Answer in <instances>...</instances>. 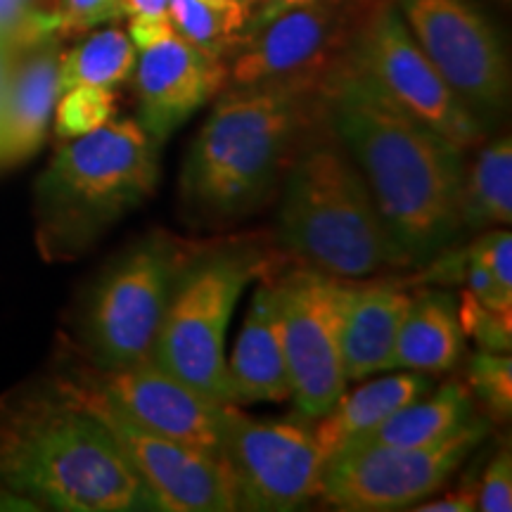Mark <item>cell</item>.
<instances>
[{
	"mask_svg": "<svg viewBox=\"0 0 512 512\" xmlns=\"http://www.w3.org/2000/svg\"><path fill=\"white\" fill-rule=\"evenodd\" d=\"M320 93L332 133L366 178L389 238L408 266H425L463 230L465 152L403 112L351 60Z\"/></svg>",
	"mask_w": 512,
	"mask_h": 512,
	"instance_id": "obj_1",
	"label": "cell"
},
{
	"mask_svg": "<svg viewBox=\"0 0 512 512\" xmlns=\"http://www.w3.org/2000/svg\"><path fill=\"white\" fill-rule=\"evenodd\" d=\"M0 496L34 510H162L107 427L48 375L0 394Z\"/></svg>",
	"mask_w": 512,
	"mask_h": 512,
	"instance_id": "obj_2",
	"label": "cell"
},
{
	"mask_svg": "<svg viewBox=\"0 0 512 512\" xmlns=\"http://www.w3.org/2000/svg\"><path fill=\"white\" fill-rule=\"evenodd\" d=\"M323 112V93L297 86H233L223 93L178 176L185 219L226 226L266 207Z\"/></svg>",
	"mask_w": 512,
	"mask_h": 512,
	"instance_id": "obj_3",
	"label": "cell"
},
{
	"mask_svg": "<svg viewBox=\"0 0 512 512\" xmlns=\"http://www.w3.org/2000/svg\"><path fill=\"white\" fill-rule=\"evenodd\" d=\"M157 181L159 145L136 119L69 138L34 185L38 254L50 264L79 259L150 200Z\"/></svg>",
	"mask_w": 512,
	"mask_h": 512,
	"instance_id": "obj_4",
	"label": "cell"
},
{
	"mask_svg": "<svg viewBox=\"0 0 512 512\" xmlns=\"http://www.w3.org/2000/svg\"><path fill=\"white\" fill-rule=\"evenodd\" d=\"M280 188L278 238L304 264L342 280L408 266L325 112L306 131Z\"/></svg>",
	"mask_w": 512,
	"mask_h": 512,
	"instance_id": "obj_5",
	"label": "cell"
},
{
	"mask_svg": "<svg viewBox=\"0 0 512 512\" xmlns=\"http://www.w3.org/2000/svg\"><path fill=\"white\" fill-rule=\"evenodd\" d=\"M200 249L166 230L131 242L81 294L74 335L64 337L102 368L150 356L171 294Z\"/></svg>",
	"mask_w": 512,
	"mask_h": 512,
	"instance_id": "obj_6",
	"label": "cell"
},
{
	"mask_svg": "<svg viewBox=\"0 0 512 512\" xmlns=\"http://www.w3.org/2000/svg\"><path fill=\"white\" fill-rule=\"evenodd\" d=\"M266 252L252 242L200 249L166 306L150 358L221 406H233L226 337L242 292L266 275Z\"/></svg>",
	"mask_w": 512,
	"mask_h": 512,
	"instance_id": "obj_7",
	"label": "cell"
},
{
	"mask_svg": "<svg viewBox=\"0 0 512 512\" xmlns=\"http://www.w3.org/2000/svg\"><path fill=\"white\" fill-rule=\"evenodd\" d=\"M382 0H306L242 36L230 86H297L323 91L349 60L363 24Z\"/></svg>",
	"mask_w": 512,
	"mask_h": 512,
	"instance_id": "obj_8",
	"label": "cell"
},
{
	"mask_svg": "<svg viewBox=\"0 0 512 512\" xmlns=\"http://www.w3.org/2000/svg\"><path fill=\"white\" fill-rule=\"evenodd\" d=\"M489 434V422L475 415L451 437L430 446H356L328 458L318 496L337 510H413L444 489Z\"/></svg>",
	"mask_w": 512,
	"mask_h": 512,
	"instance_id": "obj_9",
	"label": "cell"
},
{
	"mask_svg": "<svg viewBox=\"0 0 512 512\" xmlns=\"http://www.w3.org/2000/svg\"><path fill=\"white\" fill-rule=\"evenodd\" d=\"M50 373L81 384L145 430L221 458L226 406L195 392L190 384L157 366L150 356L126 366L102 368L88 361L62 335Z\"/></svg>",
	"mask_w": 512,
	"mask_h": 512,
	"instance_id": "obj_10",
	"label": "cell"
},
{
	"mask_svg": "<svg viewBox=\"0 0 512 512\" xmlns=\"http://www.w3.org/2000/svg\"><path fill=\"white\" fill-rule=\"evenodd\" d=\"M221 458L233 477L238 510L285 512L318 496L325 456L304 418H252L223 408Z\"/></svg>",
	"mask_w": 512,
	"mask_h": 512,
	"instance_id": "obj_11",
	"label": "cell"
},
{
	"mask_svg": "<svg viewBox=\"0 0 512 512\" xmlns=\"http://www.w3.org/2000/svg\"><path fill=\"white\" fill-rule=\"evenodd\" d=\"M349 60L403 112L430 126L448 143L463 152L482 143L484 124L422 53L394 0H382L370 12Z\"/></svg>",
	"mask_w": 512,
	"mask_h": 512,
	"instance_id": "obj_12",
	"label": "cell"
},
{
	"mask_svg": "<svg viewBox=\"0 0 512 512\" xmlns=\"http://www.w3.org/2000/svg\"><path fill=\"white\" fill-rule=\"evenodd\" d=\"M422 53L486 124L508 107L510 60L494 24L467 0H394Z\"/></svg>",
	"mask_w": 512,
	"mask_h": 512,
	"instance_id": "obj_13",
	"label": "cell"
},
{
	"mask_svg": "<svg viewBox=\"0 0 512 512\" xmlns=\"http://www.w3.org/2000/svg\"><path fill=\"white\" fill-rule=\"evenodd\" d=\"M275 283L290 399L299 418L313 422L335 406L349 384L339 349L344 280L306 266Z\"/></svg>",
	"mask_w": 512,
	"mask_h": 512,
	"instance_id": "obj_14",
	"label": "cell"
},
{
	"mask_svg": "<svg viewBox=\"0 0 512 512\" xmlns=\"http://www.w3.org/2000/svg\"><path fill=\"white\" fill-rule=\"evenodd\" d=\"M48 377L57 389L72 396L107 427L128 465L157 498L162 512L238 510L233 477L223 458L145 430L67 377L55 373H48Z\"/></svg>",
	"mask_w": 512,
	"mask_h": 512,
	"instance_id": "obj_15",
	"label": "cell"
},
{
	"mask_svg": "<svg viewBox=\"0 0 512 512\" xmlns=\"http://www.w3.org/2000/svg\"><path fill=\"white\" fill-rule=\"evenodd\" d=\"M140 126L162 147L228 81V67L174 34L136 60Z\"/></svg>",
	"mask_w": 512,
	"mask_h": 512,
	"instance_id": "obj_16",
	"label": "cell"
},
{
	"mask_svg": "<svg viewBox=\"0 0 512 512\" xmlns=\"http://www.w3.org/2000/svg\"><path fill=\"white\" fill-rule=\"evenodd\" d=\"M411 304L406 287L389 280H344L339 349L349 382L392 368L396 335Z\"/></svg>",
	"mask_w": 512,
	"mask_h": 512,
	"instance_id": "obj_17",
	"label": "cell"
},
{
	"mask_svg": "<svg viewBox=\"0 0 512 512\" xmlns=\"http://www.w3.org/2000/svg\"><path fill=\"white\" fill-rule=\"evenodd\" d=\"M60 48L53 36L17 57L8 86L0 98V171L34 157L53 119Z\"/></svg>",
	"mask_w": 512,
	"mask_h": 512,
	"instance_id": "obj_18",
	"label": "cell"
},
{
	"mask_svg": "<svg viewBox=\"0 0 512 512\" xmlns=\"http://www.w3.org/2000/svg\"><path fill=\"white\" fill-rule=\"evenodd\" d=\"M266 275L254 287L238 342L228 358L233 406L240 408L249 403H283L292 394L280 330L278 283Z\"/></svg>",
	"mask_w": 512,
	"mask_h": 512,
	"instance_id": "obj_19",
	"label": "cell"
},
{
	"mask_svg": "<svg viewBox=\"0 0 512 512\" xmlns=\"http://www.w3.org/2000/svg\"><path fill=\"white\" fill-rule=\"evenodd\" d=\"M432 387L434 382L427 373L403 370V373H392L363 384L349 394L344 392L328 413L311 422L313 437L323 451L325 463L339 448H344L361 434L375 430L389 415L425 396Z\"/></svg>",
	"mask_w": 512,
	"mask_h": 512,
	"instance_id": "obj_20",
	"label": "cell"
},
{
	"mask_svg": "<svg viewBox=\"0 0 512 512\" xmlns=\"http://www.w3.org/2000/svg\"><path fill=\"white\" fill-rule=\"evenodd\" d=\"M463 330L458 320V297L444 290L411 294L396 335L392 368L415 373H444L460 361Z\"/></svg>",
	"mask_w": 512,
	"mask_h": 512,
	"instance_id": "obj_21",
	"label": "cell"
},
{
	"mask_svg": "<svg viewBox=\"0 0 512 512\" xmlns=\"http://www.w3.org/2000/svg\"><path fill=\"white\" fill-rule=\"evenodd\" d=\"M475 396L463 382L451 380L439 389H430L425 396L403 406L401 411L389 415L375 430L349 441L344 448L356 446H399L418 448L430 446L451 437L460 427L475 418ZM339 448V451H344ZM337 451V453H339Z\"/></svg>",
	"mask_w": 512,
	"mask_h": 512,
	"instance_id": "obj_22",
	"label": "cell"
},
{
	"mask_svg": "<svg viewBox=\"0 0 512 512\" xmlns=\"http://www.w3.org/2000/svg\"><path fill=\"white\" fill-rule=\"evenodd\" d=\"M460 228L482 233L512 221V140H491L463 169L458 200Z\"/></svg>",
	"mask_w": 512,
	"mask_h": 512,
	"instance_id": "obj_23",
	"label": "cell"
},
{
	"mask_svg": "<svg viewBox=\"0 0 512 512\" xmlns=\"http://www.w3.org/2000/svg\"><path fill=\"white\" fill-rule=\"evenodd\" d=\"M136 60L138 50L126 31L114 27L95 31L76 48L60 53L57 88L60 93L74 86L114 88L131 79Z\"/></svg>",
	"mask_w": 512,
	"mask_h": 512,
	"instance_id": "obj_24",
	"label": "cell"
},
{
	"mask_svg": "<svg viewBox=\"0 0 512 512\" xmlns=\"http://www.w3.org/2000/svg\"><path fill=\"white\" fill-rule=\"evenodd\" d=\"M174 31L216 60L238 50L252 10L242 0L214 5L207 0H169Z\"/></svg>",
	"mask_w": 512,
	"mask_h": 512,
	"instance_id": "obj_25",
	"label": "cell"
},
{
	"mask_svg": "<svg viewBox=\"0 0 512 512\" xmlns=\"http://www.w3.org/2000/svg\"><path fill=\"white\" fill-rule=\"evenodd\" d=\"M55 131L62 140L79 138L112 119L114 93L102 86H74L55 102Z\"/></svg>",
	"mask_w": 512,
	"mask_h": 512,
	"instance_id": "obj_26",
	"label": "cell"
},
{
	"mask_svg": "<svg viewBox=\"0 0 512 512\" xmlns=\"http://www.w3.org/2000/svg\"><path fill=\"white\" fill-rule=\"evenodd\" d=\"M470 394L482 401L484 411L496 422H508L512 415V358L496 351H479L467 368Z\"/></svg>",
	"mask_w": 512,
	"mask_h": 512,
	"instance_id": "obj_27",
	"label": "cell"
},
{
	"mask_svg": "<svg viewBox=\"0 0 512 512\" xmlns=\"http://www.w3.org/2000/svg\"><path fill=\"white\" fill-rule=\"evenodd\" d=\"M458 320L463 337H470L479 351L508 354L512 349V311L491 309L465 290L458 297Z\"/></svg>",
	"mask_w": 512,
	"mask_h": 512,
	"instance_id": "obj_28",
	"label": "cell"
},
{
	"mask_svg": "<svg viewBox=\"0 0 512 512\" xmlns=\"http://www.w3.org/2000/svg\"><path fill=\"white\" fill-rule=\"evenodd\" d=\"M477 510L510 512L512 510V451L510 444L501 446L489 460L482 479H479Z\"/></svg>",
	"mask_w": 512,
	"mask_h": 512,
	"instance_id": "obj_29",
	"label": "cell"
},
{
	"mask_svg": "<svg viewBox=\"0 0 512 512\" xmlns=\"http://www.w3.org/2000/svg\"><path fill=\"white\" fill-rule=\"evenodd\" d=\"M126 15V0H57L60 31L76 34Z\"/></svg>",
	"mask_w": 512,
	"mask_h": 512,
	"instance_id": "obj_30",
	"label": "cell"
},
{
	"mask_svg": "<svg viewBox=\"0 0 512 512\" xmlns=\"http://www.w3.org/2000/svg\"><path fill=\"white\" fill-rule=\"evenodd\" d=\"M479 259L491 268L496 280L512 292V235L508 228H489L470 245Z\"/></svg>",
	"mask_w": 512,
	"mask_h": 512,
	"instance_id": "obj_31",
	"label": "cell"
},
{
	"mask_svg": "<svg viewBox=\"0 0 512 512\" xmlns=\"http://www.w3.org/2000/svg\"><path fill=\"white\" fill-rule=\"evenodd\" d=\"M467 261H465V283L479 302L491 306L496 311H512V292L498 283L496 275L491 273V268L484 264L479 256L472 252L470 247L465 249Z\"/></svg>",
	"mask_w": 512,
	"mask_h": 512,
	"instance_id": "obj_32",
	"label": "cell"
},
{
	"mask_svg": "<svg viewBox=\"0 0 512 512\" xmlns=\"http://www.w3.org/2000/svg\"><path fill=\"white\" fill-rule=\"evenodd\" d=\"M126 34L136 50H147L171 38L176 31L174 24H171L169 12H162V15H131Z\"/></svg>",
	"mask_w": 512,
	"mask_h": 512,
	"instance_id": "obj_33",
	"label": "cell"
},
{
	"mask_svg": "<svg viewBox=\"0 0 512 512\" xmlns=\"http://www.w3.org/2000/svg\"><path fill=\"white\" fill-rule=\"evenodd\" d=\"M477 498H479V482L475 479H467L465 484H460L458 489L448 491V494L439 498H425V501L415 505V512H472L477 510Z\"/></svg>",
	"mask_w": 512,
	"mask_h": 512,
	"instance_id": "obj_34",
	"label": "cell"
},
{
	"mask_svg": "<svg viewBox=\"0 0 512 512\" xmlns=\"http://www.w3.org/2000/svg\"><path fill=\"white\" fill-rule=\"evenodd\" d=\"M299 3H306V0H264V3L259 5V10H252V17H249L245 34H242V36L252 34V31H256V29H261L266 22H271L275 15H280V12L290 10Z\"/></svg>",
	"mask_w": 512,
	"mask_h": 512,
	"instance_id": "obj_35",
	"label": "cell"
},
{
	"mask_svg": "<svg viewBox=\"0 0 512 512\" xmlns=\"http://www.w3.org/2000/svg\"><path fill=\"white\" fill-rule=\"evenodd\" d=\"M22 53H24V50L12 48V46H8V43H0V98H3L5 86H8L10 74H12V69H15L17 57Z\"/></svg>",
	"mask_w": 512,
	"mask_h": 512,
	"instance_id": "obj_36",
	"label": "cell"
},
{
	"mask_svg": "<svg viewBox=\"0 0 512 512\" xmlns=\"http://www.w3.org/2000/svg\"><path fill=\"white\" fill-rule=\"evenodd\" d=\"M169 12V0H126V15H162Z\"/></svg>",
	"mask_w": 512,
	"mask_h": 512,
	"instance_id": "obj_37",
	"label": "cell"
},
{
	"mask_svg": "<svg viewBox=\"0 0 512 512\" xmlns=\"http://www.w3.org/2000/svg\"><path fill=\"white\" fill-rule=\"evenodd\" d=\"M27 3L29 8H34L38 12H46V15H55L57 17V0H22ZM60 19V17H57Z\"/></svg>",
	"mask_w": 512,
	"mask_h": 512,
	"instance_id": "obj_38",
	"label": "cell"
},
{
	"mask_svg": "<svg viewBox=\"0 0 512 512\" xmlns=\"http://www.w3.org/2000/svg\"><path fill=\"white\" fill-rule=\"evenodd\" d=\"M242 3H245L249 10H254V8H259V5L264 3V0H242Z\"/></svg>",
	"mask_w": 512,
	"mask_h": 512,
	"instance_id": "obj_39",
	"label": "cell"
},
{
	"mask_svg": "<svg viewBox=\"0 0 512 512\" xmlns=\"http://www.w3.org/2000/svg\"><path fill=\"white\" fill-rule=\"evenodd\" d=\"M207 3H214V5H223V3H230V0H207Z\"/></svg>",
	"mask_w": 512,
	"mask_h": 512,
	"instance_id": "obj_40",
	"label": "cell"
},
{
	"mask_svg": "<svg viewBox=\"0 0 512 512\" xmlns=\"http://www.w3.org/2000/svg\"><path fill=\"white\" fill-rule=\"evenodd\" d=\"M505 3H510V0H505Z\"/></svg>",
	"mask_w": 512,
	"mask_h": 512,
	"instance_id": "obj_41",
	"label": "cell"
}]
</instances>
